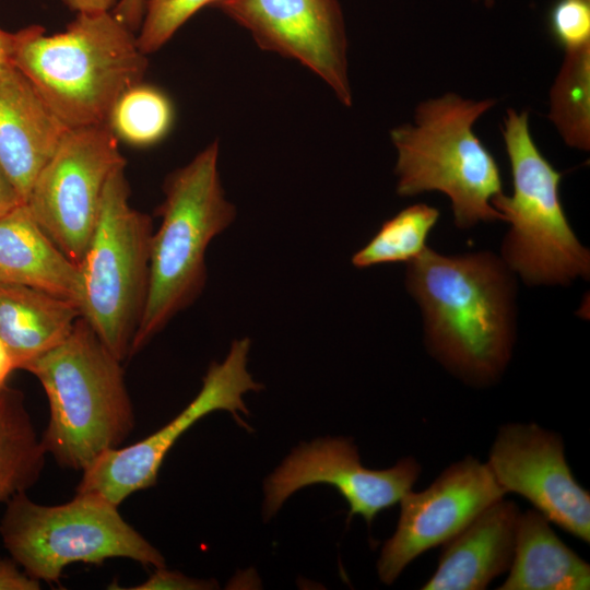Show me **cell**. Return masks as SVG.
<instances>
[{
	"label": "cell",
	"instance_id": "6da1fadb",
	"mask_svg": "<svg viewBox=\"0 0 590 590\" xmlns=\"http://www.w3.org/2000/svg\"><path fill=\"white\" fill-rule=\"evenodd\" d=\"M405 284L422 310L429 353L467 384L497 381L516 329V282L502 257L444 256L426 246L408 262Z\"/></svg>",
	"mask_w": 590,
	"mask_h": 590
},
{
	"label": "cell",
	"instance_id": "7a4b0ae2",
	"mask_svg": "<svg viewBox=\"0 0 590 590\" xmlns=\"http://www.w3.org/2000/svg\"><path fill=\"white\" fill-rule=\"evenodd\" d=\"M23 28L12 64L68 128L107 123L119 96L143 81L148 58L111 11L76 13L63 32Z\"/></svg>",
	"mask_w": 590,
	"mask_h": 590
},
{
	"label": "cell",
	"instance_id": "3957f363",
	"mask_svg": "<svg viewBox=\"0 0 590 590\" xmlns=\"http://www.w3.org/2000/svg\"><path fill=\"white\" fill-rule=\"evenodd\" d=\"M22 369L45 390L49 421L40 439L59 465L83 471L132 432L135 417L121 361L83 317L61 344Z\"/></svg>",
	"mask_w": 590,
	"mask_h": 590
},
{
	"label": "cell",
	"instance_id": "277c9868",
	"mask_svg": "<svg viewBox=\"0 0 590 590\" xmlns=\"http://www.w3.org/2000/svg\"><path fill=\"white\" fill-rule=\"evenodd\" d=\"M219 156L214 140L164 180L161 224L151 238L148 298L129 357L198 298L206 280L208 246L236 217L222 187Z\"/></svg>",
	"mask_w": 590,
	"mask_h": 590
},
{
	"label": "cell",
	"instance_id": "5b68a950",
	"mask_svg": "<svg viewBox=\"0 0 590 590\" xmlns=\"http://www.w3.org/2000/svg\"><path fill=\"white\" fill-rule=\"evenodd\" d=\"M496 103L494 98L471 99L452 92L421 102L412 123L390 130L398 155L397 193H445L459 228L504 221L491 203L503 192L500 169L474 132L477 119Z\"/></svg>",
	"mask_w": 590,
	"mask_h": 590
},
{
	"label": "cell",
	"instance_id": "8992f818",
	"mask_svg": "<svg viewBox=\"0 0 590 590\" xmlns=\"http://www.w3.org/2000/svg\"><path fill=\"white\" fill-rule=\"evenodd\" d=\"M509 158L512 193L491 201L510 224L502 259L529 285H567L590 275V252L565 214L562 173L539 150L529 128V113L507 109L502 128Z\"/></svg>",
	"mask_w": 590,
	"mask_h": 590
},
{
	"label": "cell",
	"instance_id": "52a82bcc",
	"mask_svg": "<svg viewBox=\"0 0 590 590\" xmlns=\"http://www.w3.org/2000/svg\"><path fill=\"white\" fill-rule=\"evenodd\" d=\"M126 167L108 178L80 264L82 317L119 359L129 357L149 292L152 220L130 203Z\"/></svg>",
	"mask_w": 590,
	"mask_h": 590
},
{
	"label": "cell",
	"instance_id": "ba28073f",
	"mask_svg": "<svg viewBox=\"0 0 590 590\" xmlns=\"http://www.w3.org/2000/svg\"><path fill=\"white\" fill-rule=\"evenodd\" d=\"M0 535L13 560L38 581H59L72 563L102 564L116 557L165 567L163 555L125 521L118 506L92 493H75L55 506L36 504L25 492L16 494L8 502Z\"/></svg>",
	"mask_w": 590,
	"mask_h": 590
},
{
	"label": "cell",
	"instance_id": "9c48e42d",
	"mask_svg": "<svg viewBox=\"0 0 590 590\" xmlns=\"http://www.w3.org/2000/svg\"><path fill=\"white\" fill-rule=\"evenodd\" d=\"M118 141L107 123L69 128L25 201L42 229L79 268L106 182L127 164Z\"/></svg>",
	"mask_w": 590,
	"mask_h": 590
},
{
	"label": "cell",
	"instance_id": "30bf717a",
	"mask_svg": "<svg viewBox=\"0 0 590 590\" xmlns=\"http://www.w3.org/2000/svg\"><path fill=\"white\" fill-rule=\"evenodd\" d=\"M248 338L233 341L226 358L212 363L198 396L170 422L144 439L107 450L85 470L75 493L99 495L119 506L132 493L155 485L160 468L178 438L216 410L248 415L243 394L263 387L247 370Z\"/></svg>",
	"mask_w": 590,
	"mask_h": 590
},
{
	"label": "cell",
	"instance_id": "8fae6325",
	"mask_svg": "<svg viewBox=\"0 0 590 590\" xmlns=\"http://www.w3.org/2000/svg\"><path fill=\"white\" fill-rule=\"evenodd\" d=\"M262 50L295 60L319 76L346 107L353 103L347 36L339 0H215Z\"/></svg>",
	"mask_w": 590,
	"mask_h": 590
},
{
	"label": "cell",
	"instance_id": "7c38bea8",
	"mask_svg": "<svg viewBox=\"0 0 590 590\" xmlns=\"http://www.w3.org/2000/svg\"><path fill=\"white\" fill-rule=\"evenodd\" d=\"M505 494L488 465L471 456L450 464L424 491L408 492L399 502L397 529L381 548L380 580L391 585L417 556L449 541Z\"/></svg>",
	"mask_w": 590,
	"mask_h": 590
},
{
	"label": "cell",
	"instance_id": "4fadbf2b",
	"mask_svg": "<svg viewBox=\"0 0 590 590\" xmlns=\"http://www.w3.org/2000/svg\"><path fill=\"white\" fill-rule=\"evenodd\" d=\"M420 463L406 457L385 470L365 468L356 446L347 438H319L295 448L264 482L263 517L269 520L296 491L311 484H330L350 506L349 517L362 516L368 524L412 489Z\"/></svg>",
	"mask_w": 590,
	"mask_h": 590
},
{
	"label": "cell",
	"instance_id": "5bb4252c",
	"mask_svg": "<svg viewBox=\"0 0 590 590\" xmlns=\"http://www.w3.org/2000/svg\"><path fill=\"white\" fill-rule=\"evenodd\" d=\"M486 464L505 493L522 496L551 522L590 542V494L576 481L558 434L535 423L505 424Z\"/></svg>",
	"mask_w": 590,
	"mask_h": 590
},
{
	"label": "cell",
	"instance_id": "9a60e30c",
	"mask_svg": "<svg viewBox=\"0 0 590 590\" xmlns=\"http://www.w3.org/2000/svg\"><path fill=\"white\" fill-rule=\"evenodd\" d=\"M68 129L16 67L0 68V165L24 203Z\"/></svg>",
	"mask_w": 590,
	"mask_h": 590
},
{
	"label": "cell",
	"instance_id": "2e32d148",
	"mask_svg": "<svg viewBox=\"0 0 590 590\" xmlns=\"http://www.w3.org/2000/svg\"><path fill=\"white\" fill-rule=\"evenodd\" d=\"M518 506L491 504L444 543L435 573L423 590H483L509 570L516 545Z\"/></svg>",
	"mask_w": 590,
	"mask_h": 590
},
{
	"label": "cell",
	"instance_id": "e0dca14e",
	"mask_svg": "<svg viewBox=\"0 0 590 590\" xmlns=\"http://www.w3.org/2000/svg\"><path fill=\"white\" fill-rule=\"evenodd\" d=\"M0 282L81 302L80 268L42 229L25 203L0 215Z\"/></svg>",
	"mask_w": 590,
	"mask_h": 590
},
{
	"label": "cell",
	"instance_id": "ac0fdd59",
	"mask_svg": "<svg viewBox=\"0 0 590 590\" xmlns=\"http://www.w3.org/2000/svg\"><path fill=\"white\" fill-rule=\"evenodd\" d=\"M81 317L80 305L73 300L0 282V341L15 369L61 344Z\"/></svg>",
	"mask_w": 590,
	"mask_h": 590
},
{
	"label": "cell",
	"instance_id": "d6986e66",
	"mask_svg": "<svg viewBox=\"0 0 590 590\" xmlns=\"http://www.w3.org/2000/svg\"><path fill=\"white\" fill-rule=\"evenodd\" d=\"M590 566L553 531L538 510L519 515L509 575L499 590H586Z\"/></svg>",
	"mask_w": 590,
	"mask_h": 590
},
{
	"label": "cell",
	"instance_id": "ffe728a7",
	"mask_svg": "<svg viewBox=\"0 0 590 590\" xmlns=\"http://www.w3.org/2000/svg\"><path fill=\"white\" fill-rule=\"evenodd\" d=\"M46 453L22 394L5 388L0 396V504L38 481Z\"/></svg>",
	"mask_w": 590,
	"mask_h": 590
},
{
	"label": "cell",
	"instance_id": "44dd1931",
	"mask_svg": "<svg viewBox=\"0 0 590 590\" xmlns=\"http://www.w3.org/2000/svg\"><path fill=\"white\" fill-rule=\"evenodd\" d=\"M548 118L564 142L590 148V46L567 50L550 92Z\"/></svg>",
	"mask_w": 590,
	"mask_h": 590
},
{
	"label": "cell",
	"instance_id": "7402d4cb",
	"mask_svg": "<svg viewBox=\"0 0 590 590\" xmlns=\"http://www.w3.org/2000/svg\"><path fill=\"white\" fill-rule=\"evenodd\" d=\"M175 121L170 97L143 81L126 90L115 103L107 126L118 140L148 148L163 141Z\"/></svg>",
	"mask_w": 590,
	"mask_h": 590
},
{
	"label": "cell",
	"instance_id": "603a6c76",
	"mask_svg": "<svg viewBox=\"0 0 590 590\" xmlns=\"http://www.w3.org/2000/svg\"><path fill=\"white\" fill-rule=\"evenodd\" d=\"M439 210L425 204L410 205L386 221L376 235L352 257L356 268L410 262L426 247V238L439 219Z\"/></svg>",
	"mask_w": 590,
	"mask_h": 590
},
{
	"label": "cell",
	"instance_id": "cb8c5ba5",
	"mask_svg": "<svg viewBox=\"0 0 590 590\" xmlns=\"http://www.w3.org/2000/svg\"><path fill=\"white\" fill-rule=\"evenodd\" d=\"M215 0H144L142 23L137 34L146 56L160 50L196 13Z\"/></svg>",
	"mask_w": 590,
	"mask_h": 590
},
{
	"label": "cell",
	"instance_id": "d4e9b609",
	"mask_svg": "<svg viewBox=\"0 0 590 590\" xmlns=\"http://www.w3.org/2000/svg\"><path fill=\"white\" fill-rule=\"evenodd\" d=\"M547 25L552 38L565 51L590 46V0H555Z\"/></svg>",
	"mask_w": 590,
	"mask_h": 590
},
{
	"label": "cell",
	"instance_id": "484cf974",
	"mask_svg": "<svg viewBox=\"0 0 590 590\" xmlns=\"http://www.w3.org/2000/svg\"><path fill=\"white\" fill-rule=\"evenodd\" d=\"M206 582L188 578L180 573L169 571L165 567H158L142 583L131 587L132 590H157V589H204Z\"/></svg>",
	"mask_w": 590,
	"mask_h": 590
},
{
	"label": "cell",
	"instance_id": "4316f807",
	"mask_svg": "<svg viewBox=\"0 0 590 590\" xmlns=\"http://www.w3.org/2000/svg\"><path fill=\"white\" fill-rule=\"evenodd\" d=\"M40 582L22 573L12 560L0 558V590H38Z\"/></svg>",
	"mask_w": 590,
	"mask_h": 590
},
{
	"label": "cell",
	"instance_id": "83f0119b",
	"mask_svg": "<svg viewBox=\"0 0 590 590\" xmlns=\"http://www.w3.org/2000/svg\"><path fill=\"white\" fill-rule=\"evenodd\" d=\"M111 12L118 20L137 33L143 19L144 0H119Z\"/></svg>",
	"mask_w": 590,
	"mask_h": 590
},
{
	"label": "cell",
	"instance_id": "f1b7e54d",
	"mask_svg": "<svg viewBox=\"0 0 590 590\" xmlns=\"http://www.w3.org/2000/svg\"><path fill=\"white\" fill-rule=\"evenodd\" d=\"M24 203L0 165V215Z\"/></svg>",
	"mask_w": 590,
	"mask_h": 590
},
{
	"label": "cell",
	"instance_id": "f546056e",
	"mask_svg": "<svg viewBox=\"0 0 590 590\" xmlns=\"http://www.w3.org/2000/svg\"><path fill=\"white\" fill-rule=\"evenodd\" d=\"M22 36L23 28L12 33L0 27V68L12 64L13 57Z\"/></svg>",
	"mask_w": 590,
	"mask_h": 590
},
{
	"label": "cell",
	"instance_id": "4dcf8cb0",
	"mask_svg": "<svg viewBox=\"0 0 590 590\" xmlns=\"http://www.w3.org/2000/svg\"><path fill=\"white\" fill-rule=\"evenodd\" d=\"M75 13H98L111 11L119 0H62Z\"/></svg>",
	"mask_w": 590,
	"mask_h": 590
},
{
	"label": "cell",
	"instance_id": "1f68e13d",
	"mask_svg": "<svg viewBox=\"0 0 590 590\" xmlns=\"http://www.w3.org/2000/svg\"><path fill=\"white\" fill-rule=\"evenodd\" d=\"M475 1H482L486 7H492L495 2V0H475Z\"/></svg>",
	"mask_w": 590,
	"mask_h": 590
},
{
	"label": "cell",
	"instance_id": "d6a6232c",
	"mask_svg": "<svg viewBox=\"0 0 590 590\" xmlns=\"http://www.w3.org/2000/svg\"><path fill=\"white\" fill-rule=\"evenodd\" d=\"M1 396V394H0Z\"/></svg>",
	"mask_w": 590,
	"mask_h": 590
}]
</instances>
